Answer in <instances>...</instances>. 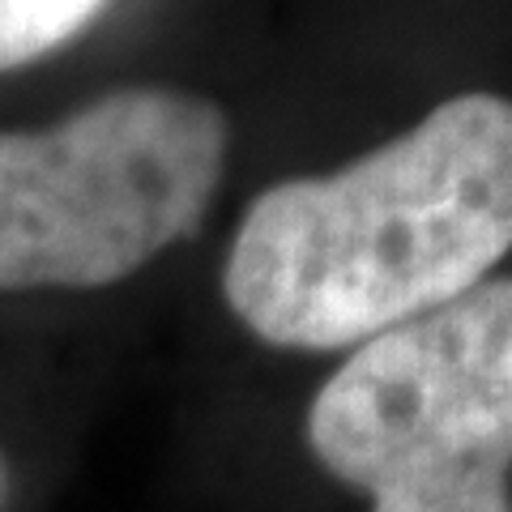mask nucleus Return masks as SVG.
Segmentation results:
<instances>
[{"mask_svg": "<svg viewBox=\"0 0 512 512\" xmlns=\"http://www.w3.org/2000/svg\"><path fill=\"white\" fill-rule=\"evenodd\" d=\"M512 252V99L466 90L329 175L256 192L218 299L256 346L338 359L448 308Z\"/></svg>", "mask_w": 512, "mask_h": 512, "instance_id": "obj_1", "label": "nucleus"}, {"mask_svg": "<svg viewBox=\"0 0 512 512\" xmlns=\"http://www.w3.org/2000/svg\"><path fill=\"white\" fill-rule=\"evenodd\" d=\"M299 448L325 512H512V274L333 359Z\"/></svg>", "mask_w": 512, "mask_h": 512, "instance_id": "obj_2", "label": "nucleus"}, {"mask_svg": "<svg viewBox=\"0 0 512 512\" xmlns=\"http://www.w3.org/2000/svg\"><path fill=\"white\" fill-rule=\"evenodd\" d=\"M231 124L167 86L99 94L0 133V299L99 295L188 244L222 188Z\"/></svg>", "mask_w": 512, "mask_h": 512, "instance_id": "obj_3", "label": "nucleus"}, {"mask_svg": "<svg viewBox=\"0 0 512 512\" xmlns=\"http://www.w3.org/2000/svg\"><path fill=\"white\" fill-rule=\"evenodd\" d=\"M107 0H0V73L52 56L99 18Z\"/></svg>", "mask_w": 512, "mask_h": 512, "instance_id": "obj_4", "label": "nucleus"}, {"mask_svg": "<svg viewBox=\"0 0 512 512\" xmlns=\"http://www.w3.org/2000/svg\"><path fill=\"white\" fill-rule=\"evenodd\" d=\"M43 470L9 427H0V512H39Z\"/></svg>", "mask_w": 512, "mask_h": 512, "instance_id": "obj_5", "label": "nucleus"}]
</instances>
